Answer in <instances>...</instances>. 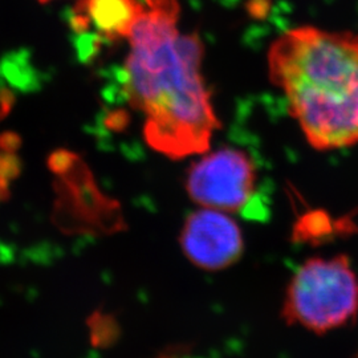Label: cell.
Instances as JSON below:
<instances>
[{
  "instance_id": "obj_9",
  "label": "cell",
  "mask_w": 358,
  "mask_h": 358,
  "mask_svg": "<svg viewBox=\"0 0 358 358\" xmlns=\"http://www.w3.org/2000/svg\"><path fill=\"white\" fill-rule=\"evenodd\" d=\"M179 348H174V349H166V350H164V353H161V355H158L157 357L154 358H179L177 355V352H178Z\"/></svg>"
},
{
  "instance_id": "obj_6",
  "label": "cell",
  "mask_w": 358,
  "mask_h": 358,
  "mask_svg": "<svg viewBox=\"0 0 358 358\" xmlns=\"http://www.w3.org/2000/svg\"><path fill=\"white\" fill-rule=\"evenodd\" d=\"M143 11L141 0H78L73 22L80 32L90 28L103 40L128 41Z\"/></svg>"
},
{
  "instance_id": "obj_10",
  "label": "cell",
  "mask_w": 358,
  "mask_h": 358,
  "mask_svg": "<svg viewBox=\"0 0 358 358\" xmlns=\"http://www.w3.org/2000/svg\"><path fill=\"white\" fill-rule=\"evenodd\" d=\"M40 1H51V0H40Z\"/></svg>"
},
{
  "instance_id": "obj_1",
  "label": "cell",
  "mask_w": 358,
  "mask_h": 358,
  "mask_svg": "<svg viewBox=\"0 0 358 358\" xmlns=\"http://www.w3.org/2000/svg\"><path fill=\"white\" fill-rule=\"evenodd\" d=\"M145 11L129 38L124 87L143 117V138L154 152L183 159L210 150L220 128L202 64L205 45L179 27V0H142Z\"/></svg>"
},
{
  "instance_id": "obj_5",
  "label": "cell",
  "mask_w": 358,
  "mask_h": 358,
  "mask_svg": "<svg viewBox=\"0 0 358 358\" xmlns=\"http://www.w3.org/2000/svg\"><path fill=\"white\" fill-rule=\"evenodd\" d=\"M179 245L192 266L217 272L230 268L241 260L243 232L229 213L201 207L186 217L179 234Z\"/></svg>"
},
{
  "instance_id": "obj_7",
  "label": "cell",
  "mask_w": 358,
  "mask_h": 358,
  "mask_svg": "<svg viewBox=\"0 0 358 358\" xmlns=\"http://www.w3.org/2000/svg\"><path fill=\"white\" fill-rule=\"evenodd\" d=\"M331 231V217L322 210H312L297 219L292 239L300 243L316 244L324 242Z\"/></svg>"
},
{
  "instance_id": "obj_4",
  "label": "cell",
  "mask_w": 358,
  "mask_h": 358,
  "mask_svg": "<svg viewBox=\"0 0 358 358\" xmlns=\"http://www.w3.org/2000/svg\"><path fill=\"white\" fill-rule=\"evenodd\" d=\"M256 166L248 154L222 148L206 152L187 170L186 192L192 202L203 208L238 213L248 205L255 192Z\"/></svg>"
},
{
  "instance_id": "obj_8",
  "label": "cell",
  "mask_w": 358,
  "mask_h": 358,
  "mask_svg": "<svg viewBox=\"0 0 358 358\" xmlns=\"http://www.w3.org/2000/svg\"><path fill=\"white\" fill-rule=\"evenodd\" d=\"M94 332H93V341L94 344L100 346L112 345L120 336V327L118 322L109 315H100L97 316V321H94Z\"/></svg>"
},
{
  "instance_id": "obj_3",
  "label": "cell",
  "mask_w": 358,
  "mask_h": 358,
  "mask_svg": "<svg viewBox=\"0 0 358 358\" xmlns=\"http://www.w3.org/2000/svg\"><path fill=\"white\" fill-rule=\"evenodd\" d=\"M357 317L358 272L349 256H313L294 271L282 299L287 325L322 336Z\"/></svg>"
},
{
  "instance_id": "obj_2",
  "label": "cell",
  "mask_w": 358,
  "mask_h": 358,
  "mask_svg": "<svg viewBox=\"0 0 358 358\" xmlns=\"http://www.w3.org/2000/svg\"><path fill=\"white\" fill-rule=\"evenodd\" d=\"M267 62L271 83L313 149L357 145L358 35L296 27L272 41Z\"/></svg>"
}]
</instances>
